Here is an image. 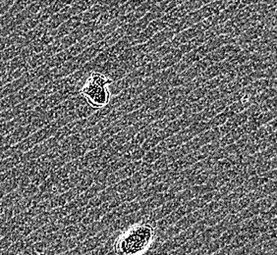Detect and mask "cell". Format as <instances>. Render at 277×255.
Listing matches in <instances>:
<instances>
[{
	"label": "cell",
	"instance_id": "4",
	"mask_svg": "<svg viewBox=\"0 0 277 255\" xmlns=\"http://www.w3.org/2000/svg\"><path fill=\"white\" fill-rule=\"evenodd\" d=\"M82 24V14L72 16L67 21H65L56 31H54L55 39H61L62 37L71 34Z\"/></svg>",
	"mask_w": 277,
	"mask_h": 255
},
{
	"label": "cell",
	"instance_id": "7",
	"mask_svg": "<svg viewBox=\"0 0 277 255\" xmlns=\"http://www.w3.org/2000/svg\"><path fill=\"white\" fill-rule=\"evenodd\" d=\"M168 150L164 141L161 142L160 144H158L157 146L153 147L152 149H150L149 151H147V153H145L143 160L146 163H152V162H156L158 159H159L166 151Z\"/></svg>",
	"mask_w": 277,
	"mask_h": 255
},
{
	"label": "cell",
	"instance_id": "9",
	"mask_svg": "<svg viewBox=\"0 0 277 255\" xmlns=\"http://www.w3.org/2000/svg\"><path fill=\"white\" fill-rule=\"evenodd\" d=\"M112 111V109L106 105L104 107H101L99 109H96L90 117H88L86 119V123H87V128L92 127L94 125H96L99 121H101L105 116H107L110 112Z\"/></svg>",
	"mask_w": 277,
	"mask_h": 255
},
{
	"label": "cell",
	"instance_id": "13",
	"mask_svg": "<svg viewBox=\"0 0 277 255\" xmlns=\"http://www.w3.org/2000/svg\"><path fill=\"white\" fill-rule=\"evenodd\" d=\"M95 110L96 109L92 107L89 103H86L82 106L77 107L74 110V113L77 117V120H82V119H87L88 117H90Z\"/></svg>",
	"mask_w": 277,
	"mask_h": 255
},
{
	"label": "cell",
	"instance_id": "10",
	"mask_svg": "<svg viewBox=\"0 0 277 255\" xmlns=\"http://www.w3.org/2000/svg\"><path fill=\"white\" fill-rule=\"evenodd\" d=\"M205 41H206V39H205V37H204L203 35H202V36H197V37L191 39V40L188 41L187 43H184L183 45H181V46L179 47V49H180V51L182 52V54L184 55L186 53L191 52V51H193L194 49L198 48V46H200V45H201L202 43H204Z\"/></svg>",
	"mask_w": 277,
	"mask_h": 255
},
{
	"label": "cell",
	"instance_id": "5",
	"mask_svg": "<svg viewBox=\"0 0 277 255\" xmlns=\"http://www.w3.org/2000/svg\"><path fill=\"white\" fill-rule=\"evenodd\" d=\"M118 17H120L119 11H118V7L112 8V9H109V10L105 11L97 19L92 21V27H93L94 32L100 30L101 28H103L104 26H106L107 24L112 22L113 20L117 19Z\"/></svg>",
	"mask_w": 277,
	"mask_h": 255
},
{
	"label": "cell",
	"instance_id": "6",
	"mask_svg": "<svg viewBox=\"0 0 277 255\" xmlns=\"http://www.w3.org/2000/svg\"><path fill=\"white\" fill-rule=\"evenodd\" d=\"M183 57L182 52L179 48L171 49L167 54H165L161 59L158 60L160 71L171 68L172 66L176 65Z\"/></svg>",
	"mask_w": 277,
	"mask_h": 255
},
{
	"label": "cell",
	"instance_id": "2",
	"mask_svg": "<svg viewBox=\"0 0 277 255\" xmlns=\"http://www.w3.org/2000/svg\"><path fill=\"white\" fill-rule=\"evenodd\" d=\"M80 94L83 95L86 98L87 102L95 109L106 106L111 97L107 86L97 85L88 78L81 86Z\"/></svg>",
	"mask_w": 277,
	"mask_h": 255
},
{
	"label": "cell",
	"instance_id": "8",
	"mask_svg": "<svg viewBox=\"0 0 277 255\" xmlns=\"http://www.w3.org/2000/svg\"><path fill=\"white\" fill-rule=\"evenodd\" d=\"M105 11H107V9L101 3L93 5L89 10L82 14V23H89L94 21Z\"/></svg>",
	"mask_w": 277,
	"mask_h": 255
},
{
	"label": "cell",
	"instance_id": "3",
	"mask_svg": "<svg viewBox=\"0 0 277 255\" xmlns=\"http://www.w3.org/2000/svg\"><path fill=\"white\" fill-rule=\"evenodd\" d=\"M206 32L205 28L202 26V24L199 22L188 29H186L184 31H182L181 33L177 34L172 39H170L167 44L171 49L174 48H179L181 45H183L184 43H187L188 41H190L191 39L202 36L204 33Z\"/></svg>",
	"mask_w": 277,
	"mask_h": 255
},
{
	"label": "cell",
	"instance_id": "11",
	"mask_svg": "<svg viewBox=\"0 0 277 255\" xmlns=\"http://www.w3.org/2000/svg\"><path fill=\"white\" fill-rule=\"evenodd\" d=\"M274 97H277V87H269L254 97L253 104H261Z\"/></svg>",
	"mask_w": 277,
	"mask_h": 255
},
{
	"label": "cell",
	"instance_id": "14",
	"mask_svg": "<svg viewBox=\"0 0 277 255\" xmlns=\"http://www.w3.org/2000/svg\"><path fill=\"white\" fill-rule=\"evenodd\" d=\"M0 255H3V251H0Z\"/></svg>",
	"mask_w": 277,
	"mask_h": 255
},
{
	"label": "cell",
	"instance_id": "1",
	"mask_svg": "<svg viewBox=\"0 0 277 255\" xmlns=\"http://www.w3.org/2000/svg\"><path fill=\"white\" fill-rule=\"evenodd\" d=\"M155 229L150 224H138L123 233L114 244L117 255H142L155 239Z\"/></svg>",
	"mask_w": 277,
	"mask_h": 255
},
{
	"label": "cell",
	"instance_id": "12",
	"mask_svg": "<svg viewBox=\"0 0 277 255\" xmlns=\"http://www.w3.org/2000/svg\"><path fill=\"white\" fill-rule=\"evenodd\" d=\"M145 1H147V0H128L126 3H124V4H122L121 6L118 7L120 17L124 16V15H127L130 12L134 11L140 5H142Z\"/></svg>",
	"mask_w": 277,
	"mask_h": 255
}]
</instances>
